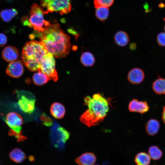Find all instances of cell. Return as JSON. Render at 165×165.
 <instances>
[{
  "label": "cell",
  "instance_id": "1",
  "mask_svg": "<svg viewBox=\"0 0 165 165\" xmlns=\"http://www.w3.org/2000/svg\"><path fill=\"white\" fill-rule=\"evenodd\" d=\"M39 34L40 42L48 53L57 58L64 57L69 53L71 49L70 38L58 24H50Z\"/></svg>",
  "mask_w": 165,
  "mask_h": 165
},
{
  "label": "cell",
  "instance_id": "2",
  "mask_svg": "<svg viewBox=\"0 0 165 165\" xmlns=\"http://www.w3.org/2000/svg\"><path fill=\"white\" fill-rule=\"evenodd\" d=\"M84 101L88 108L80 116V122L90 127L102 122L109 110L108 100L98 93L94 94L92 97L86 96Z\"/></svg>",
  "mask_w": 165,
  "mask_h": 165
},
{
  "label": "cell",
  "instance_id": "3",
  "mask_svg": "<svg viewBox=\"0 0 165 165\" xmlns=\"http://www.w3.org/2000/svg\"><path fill=\"white\" fill-rule=\"evenodd\" d=\"M48 52L41 42L31 40L24 46L21 59L25 66L29 70H40V63Z\"/></svg>",
  "mask_w": 165,
  "mask_h": 165
},
{
  "label": "cell",
  "instance_id": "4",
  "mask_svg": "<svg viewBox=\"0 0 165 165\" xmlns=\"http://www.w3.org/2000/svg\"><path fill=\"white\" fill-rule=\"evenodd\" d=\"M47 13L36 3L31 6L28 19L23 17L21 20L24 25L32 28L39 34L42 32L50 23L44 20V15Z\"/></svg>",
  "mask_w": 165,
  "mask_h": 165
},
{
  "label": "cell",
  "instance_id": "5",
  "mask_svg": "<svg viewBox=\"0 0 165 165\" xmlns=\"http://www.w3.org/2000/svg\"><path fill=\"white\" fill-rule=\"evenodd\" d=\"M5 121L10 128L9 132V135L14 136L19 142L23 141L26 139L21 134L23 120L20 114L14 112H10L6 115Z\"/></svg>",
  "mask_w": 165,
  "mask_h": 165
},
{
  "label": "cell",
  "instance_id": "6",
  "mask_svg": "<svg viewBox=\"0 0 165 165\" xmlns=\"http://www.w3.org/2000/svg\"><path fill=\"white\" fill-rule=\"evenodd\" d=\"M41 5L48 12H55L60 15L67 14L71 11V0H42Z\"/></svg>",
  "mask_w": 165,
  "mask_h": 165
},
{
  "label": "cell",
  "instance_id": "7",
  "mask_svg": "<svg viewBox=\"0 0 165 165\" xmlns=\"http://www.w3.org/2000/svg\"><path fill=\"white\" fill-rule=\"evenodd\" d=\"M18 105L23 112L28 114L33 113L35 108V99L29 92L21 90L17 91Z\"/></svg>",
  "mask_w": 165,
  "mask_h": 165
},
{
  "label": "cell",
  "instance_id": "8",
  "mask_svg": "<svg viewBox=\"0 0 165 165\" xmlns=\"http://www.w3.org/2000/svg\"><path fill=\"white\" fill-rule=\"evenodd\" d=\"M53 56L48 53L44 56L40 63V70L46 75L50 80L56 82L58 77L55 69V61Z\"/></svg>",
  "mask_w": 165,
  "mask_h": 165
},
{
  "label": "cell",
  "instance_id": "9",
  "mask_svg": "<svg viewBox=\"0 0 165 165\" xmlns=\"http://www.w3.org/2000/svg\"><path fill=\"white\" fill-rule=\"evenodd\" d=\"M23 72V65L20 60L10 62L6 70V73L10 76L14 78L20 77L22 75Z\"/></svg>",
  "mask_w": 165,
  "mask_h": 165
},
{
  "label": "cell",
  "instance_id": "10",
  "mask_svg": "<svg viewBox=\"0 0 165 165\" xmlns=\"http://www.w3.org/2000/svg\"><path fill=\"white\" fill-rule=\"evenodd\" d=\"M128 109L130 112L144 114L148 111L149 107L146 101H139L134 99L130 102Z\"/></svg>",
  "mask_w": 165,
  "mask_h": 165
},
{
  "label": "cell",
  "instance_id": "11",
  "mask_svg": "<svg viewBox=\"0 0 165 165\" xmlns=\"http://www.w3.org/2000/svg\"><path fill=\"white\" fill-rule=\"evenodd\" d=\"M145 78L143 71L139 68H134L131 69L127 75V79L131 83L138 84L141 83Z\"/></svg>",
  "mask_w": 165,
  "mask_h": 165
},
{
  "label": "cell",
  "instance_id": "12",
  "mask_svg": "<svg viewBox=\"0 0 165 165\" xmlns=\"http://www.w3.org/2000/svg\"><path fill=\"white\" fill-rule=\"evenodd\" d=\"M20 53L15 47L7 46L4 48L2 52L3 59L7 62H12L16 60L19 57Z\"/></svg>",
  "mask_w": 165,
  "mask_h": 165
},
{
  "label": "cell",
  "instance_id": "13",
  "mask_svg": "<svg viewBox=\"0 0 165 165\" xmlns=\"http://www.w3.org/2000/svg\"><path fill=\"white\" fill-rule=\"evenodd\" d=\"M52 132L53 136H55L56 143L57 144L65 143L70 137V133L64 127L60 126H58Z\"/></svg>",
  "mask_w": 165,
  "mask_h": 165
},
{
  "label": "cell",
  "instance_id": "14",
  "mask_svg": "<svg viewBox=\"0 0 165 165\" xmlns=\"http://www.w3.org/2000/svg\"><path fill=\"white\" fill-rule=\"evenodd\" d=\"M96 160V156L93 153L88 152L79 156L75 161L79 165H93Z\"/></svg>",
  "mask_w": 165,
  "mask_h": 165
},
{
  "label": "cell",
  "instance_id": "15",
  "mask_svg": "<svg viewBox=\"0 0 165 165\" xmlns=\"http://www.w3.org/2000/svg\"><path fill=\"white\" fill-rule=\"evenodd\" d=\"M52 116L57 119H61L64 116L65 109L64 106L61 103L54 102L51 105L50 109Z\"/></svg>",
  "mask_w": 165,
  "mask_h": 165
},
{
  "label": "cell",
  "instance_id": "16",
  "mask_svg": "<svg viewBox=\"0 0 165 165\" xmlns=\"http://www.w3.org/2000/svg\"><path fill=\"white\" fill-rule=\"evenodd\" d=\"M10 159L16 163L22 162L26 158L24 153L19 148H15L12 150L9 154Z\"/></svg>",
  "mask_w": 165,
  "mask_h": 165
},
{
  "label": "cell",
  "instance_id": "17",
  "mask_svg": "<svg viewBox=\"0 0 165 165\" xmlns=\"http://www.w3.org/2000/svg\"><path fill=\"white\" fill-rule=\"evenodd\" d=\"M160 128L159 122L156 119L149 120L145 126V130L147 134L151 136L156 134L158 132Z\"/></svg>",
  "mask_w": 165,
  "mask_h": 165
},
{
  "label": "cell",
  "instance_id": "18",
  "mask_svg": "<svg viewBox=\"0 0 165 165\" xmlns=\"http://www.w3.org/2000/svg\"><path fill=\"white\" fill-rule=\"evenodd\" d=\"M114 40L118 45L124 46L127 45L129 41V37L127 34L123 31H119L115 35Z\"/></svg>",
  "mask_w": 165,
  "mask_h": 165
},
{
  "label": "cell",
  "instance_id": "19",
  "mask_svg": "<svg viewBox=\"0 0 165 165\" xmlns=\"http://www.w3.org/2000/svg\"><path fill=\"white\" fill-rule=\"evenodd\" d=\"M152 88L156 94L161 95L165 94V79L159 77L152 83Z\"/></svg>",
  "mask_w": 165,
  "mask_h": 165
},
{
  "label": "cell",
  "instance_id": "20",
  "mask_svg": "<svg viewBox=\"0 0 165 165\" xmlns=\"http://www.w3.org/2000/svg\"><path fill=\"white\" fill-rule=\"evenodd\" d=\"M80 60L82 65L86 67L93 66L95 62V59L93 54L90 52H84L82 54Z\"/></svg>",
  "mask_w": 165,
  "mask_h": 165
},
{
  "label": "cell",
  "instance_id": "21",
  "mask_svg": "<svg viewBox=\"0 0 165 165\" xmlns=\"http://www.w3.org/2000/svg\"><path fill=\"white\" fill-rule=\"evenodd\" d=\"M18 14L15 9H8L2 10L0 13L1 19L5 22H9Z\"/></svg>",
  "mask_w": 165,
  "mask_h": 165
},
{
  "label": "cell",
  "instance_id": "22",
  "mask_svg": "<svg viewBox=\"0 0 165 165\" xmlns=\"http://www.w3.org/2000/svg\"><path fill=\"white\" fill-rule=\"evenodd\" d=\"M34 83L37 86H42L50 80L49 77L40 70L34 74L32 77Z\"/></svg>",
  "mask_w": 165,
  "mask_h": 165
},
{
  "label": "cell",
  "instance_id": "23",
  "mask_svg": "<svg viewBox=\"0 0 165 165\" xmlns=\"http://www.w3.org/2000/svg\"><path fill=\"white\" fill-rule=\"evenodd\" d=\"M134 161L137 165H148L150 162V158L146 153L140 152L136 155Z\"/></svg>",
  "mask_w": 165,
  "mask_h": 165
},
{
  "label": "cell",
  "instance_id": "24",
  "mask_svg": "<svg viewBox=\"0 0 165 165\" xmlns=\"http://www.w3.org/2000/svg\"><path fill=\"white\" fill-rule=\"evenodd\" d=\"M148 155L150 158L154 160H158L162 157L163 153L159 148L156 145L150 146L148 148Z\"/></svg>",
  "mask_w": 165,
  "mask_h": 165
},
{
  "label": "cell",
  "instance_id": "25",
  "mask_svg": "<svg viewBox=\"0 0 165 165\" xmlns=\"http://www.w3.org/2000/svg\"><path fill=\"white\" fill-rule=\"evenodd\" d=\"M96 9L95 13L96 17L101 21L104 22L107 19L109 15L108 8L101 7Z\"/></svg>",
  "mask_w": 165,
  "mask_h": 165
},
{
  "label": "cell",
  "instance_id": "26",
  "mask_svg": "<svg viewBox=\"0 0 165 165\" xmlns=\"http://www.w3.org/2000/svg\"><path fill=\"white\" fill-rule=\"evenodd\" d=\"M114 0H94V4L96 8L101 7H108L113 4Z\"/></svg>",
  "mask_w": 165,
  "mask_h": 165
},
{
  "label": "cell",
  "instance_id": "27",
  "mask_svg": "<svg viewBox=\"0 0 165 165\" xmlns=\"http://www.w3.org/2000/svg\"><path fill=\"white\" fill-rule=\"evenodd\" d=\"M40 119L42 124L46 126L50 127L53 124L52 119L44 112L41 115Z\"/></svg>",
  "mask_w": 165,
  "mask_h": 165
},
{
  "label": "cell",
  "instance_id": "28",
  "mask_svg": "<svg viewBox=\"0 0 165 165\" xmlns=\"http://www.w3.org/2000/svg\"><path fill=\"white\" fill-rule=\"evenodd\" d=\"M157 41L158 44L162 47H165V33L161 32L159 33L157 37Z\"/></svg>",
  "mask_w": 165,
  "mask_h": 165
},
{
  "label": "cell",
  "instance_id": "29",
  "mask_svg": "<svg viewBox=\"0 0 165 165\" xmlns=\"http://www.w3.org/2000/svg\"><path fill=\"white\" fill-rule=\"evenodd\" d=\"M7 42V38L4 34L0 33V47L4 46Z\"/></svg>",
  "mask_w": 165,
  "mask_h": 165
},
{
  "label": "cell",
  "instance_id": "30",
  "mask_svg": "<svg viewBox=\"0 0 165 165\" xmlns=\"http://www.w3.org/2000/svg\"><path fill=\"white\" fill-rule=\"evenodd\" d=\"M69 33L74 35V36L75 37V39L77 40L79 36V35L77 32L72 29H69Z\"/></svg>",
  "mask_w": 165,
  "mask_h": 165
},
{
  "label": "cell",
  "instance_id": "31",
  "mask_svg": "<svg viewBox=\"0 0 165 165\" xmlns=\"http://www.w3.org/2000/svg\"><path fill=\"white\" fill-rule=\"evenodd\" d=\"M162 118L163 122L165 124V105L163 107V109Z\"/></svg>",
  "mask_w": 165,
  "mask_h": 165
},
{
  "label": "cell",
  "instance_id": "32",
  "mask_svg": "<svg viewBox=\"0 0 165 165\" xmlns=\"http://www.w3.org/2000/svg\"><path fill=\"white\" fill-rule=\"evenodd\" d=\"M136 45L134 43L130 44L129 45V48L130 50H134L135 48Z\"/></svg>",
  "mask_w": 165,
  "mask_h": 165
},
{
  "label": "cell",
  "instance_id": "33",
  "mask_svg": "<svg viewBox=\"0 0 165 165\" xmlns=\"http://www.w3.org/2000/svg\"><path fill=\"white\" fill-rule=\"evenodd\" d=\"M29 159L31 161H33L34 160V158L32 156H30L29 157Z\"/></svg>",
  "mask_w": 165,
  "mask_h": 165
},
{
  "label": "cell",
  "instance_id": "34",
  "mask_svg": "<svg viewBox=\"0 0 165 165\" xmlns=\"http://www.w3.org/2000/svg\"><path fill=\"white\" fill-rule=\"evenodd\" d=\"M164 31H165V26H164Z\"/></svg>",
  "mask_w": 165,
  "mask_h": 165
},
{
  "label": "cell",
  "instance_id": "35",
  "mask_svg": "<svg viewBox=\"0 0 165 165\" xmlns=\"http://www.w3.org/2000/svg\"><path fill=\"white\" fill-rule=\"evenodd\" d=\"M98 165V164H95V165Z\"/></svg>",
  "mask_w": 165,
  "mask_h": 165
}]
</instances>
